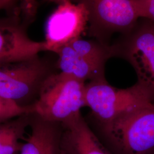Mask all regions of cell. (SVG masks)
I'll return each instance as SVG.
<instances>
[{
  "instance_id": "obj_1",
  "label": "cell",
  "mask_w": 154,
  "mask_h": 154,
  "mask_svg": "<svg viewBox=\"0 0 154 154\" xmlns=\"http://www.w3.org/2000/svg\"><path fill=\"white\" fill-rule=\"evenodd\" d=\"M86 121L112 154H154V102L127 110L109 121Z\"/></svg>"
},
{
  "instance_id": "obj_2",
  "label": "cell",
  "mask_w": 154,
  "mask_h": 154,
  "mask_svg": "<svg viewBox=\"0 0 154 154\" xmlns=\"http://www.w3.org/2000/svg\"><path fill=\"white\" fill-rule=\"evenodd\" d=\"M85 84L62 72L53 74L41 88L33 112L45 120L62 123L75 118L86 106Z\"/></svg>"
},
{
  "instance_id": "obj_3",
  "label": "cell",
  "mask_w": 154,
  "mask_h": 154,
  "mask_svg": "<svg viewBox=\"0 0 154 154\" xmlns=\"http://www.w3.org/2000/svg\"><path fill=\"white\" fill-rule=\"evenodd\" d=\"M56 63L36 55L0 67V95L23 107H32L45 81L55 73Z\"/></svg>"
},
{
  "instance_id": "obj_4",
  "label": "cell",
  "mask_w": 154,
  "mask_h": 154,
  "mask_svg": "<svg viewBox=\"0 0 154 154\" xmlns=\"http://www.w3.org/2000/svg\"><path fill=\"white\" fill-rule=\"evenodd\" d=\"M113 58L128 62L137 76V82L154 101V29L151 22L139 19L128 32L121 34L111 44Z\"/></svg>"
},
{
  "instance_id": "obj_5",
  "label": "cell",
  "mask_w": 154,
  "mask_h": 154,
  "mask_svg": "<svg viewBox=\"0 0 154 154\" xmlns=\"http://www.w3.org/2000/svg\"><path fill=\"white\" fill-rule=\"evenodd\" d=\"M154 102L149 93L138 83L126 88L111 86L106 79L85 84V104L91 111L88 119L109 121L132 108Z\"/></svg>"
},
{
  "instance_id": "obj_6",
  "label": "cell",
  "mask_w": 154,
  "mask_h": 154,
  "mask_svg": "<svg viewBox=\"0 0 154 154\" xmlns=\"http://www.w3.org/2000/svg\"><path fill=\"white\" fill-rule=\"evenodd\" d=\"M86 8L88 13V35L99 42L110 45L115 34L128 32L139 17L131 0H76Z\"/></svg>"
},
{
  "instance_id": "obj_7",
  "label": "cell",
  "mask_w": 154,
  "mask_h": 154,
  "mask_svg": "<svg viewBox=\"0 0 154 154\" xmlns=\"http://www.w3.org/2000/svg\"><path fill=\"white\" fill-rule=\"evenodd\" d=\"M88 22V11L82 3L68 1L59 4L46 23V51L55 53L63 46L81 38Z\"/></svg>"
},
{
  "instance_id": "obj_8",
  "label": "cell",
  "mask_w": 154,
  "mask_h": 154,
  "mask_svg": "<svg viewBox=\"0 0 154 154\" xmlns=\"http://www.w3.org/2000/svg\"><path fill=\"white\" fill-rule=\"evenodd\" d=\"M46 51L45 42L30 38L17 16L0 19V67Z\"/></svg>"
},
{
  "instance_id": "obj_9",
  "label": "cell",
  "mask_w": 154,
  "mask_h": 154,
  "mask_svg": "<svg viewBox=\"0 0 154 154\" xmlns=\"http://www.w3.org/2000/svg\"><path fill=\"white\" fill-rule=\"evenodd\" d=\"M29 116L32 132L22 143L19 154H62V123L45 120L35 112Z\"/></svg>"
},
{
  "instance_id": "obj_10",
  "label": "cell",
  "mask_w": 154,
  "mask_h": 154,
  "mask_svg": "<svg viewBox=\"0 0 154 154\" xmlns=\"http://www.w3.org/2000/svg\"><path fill=\"white\" fill-rule=\"evenodd\" d=\"M62 154H112L88 125L82 114L62 123Z\"/></svg>"
},
{
  "instance_id": "obj_11",
  "label": "cell",
  "mask_w": 154,
  "mask_h": 154,
  "mask_svg": "<svg viewBox=\"0 0 154 154\" xmlns=\"http://www.w3.org/2000/svg\"><path fill=\"white\" fill-rule=\"evenodd\" d=\"M58 58L57 69L86 83L105 79V67L99 66L78 53L69 45L63 46L56 53Z\"/></svg>"
},
{
  "instance_id": "obj_12",
  "label": "cell",
  "mask_w": 154,
  "mask_h": 154,
  "mask_svg": "<svg viewBox=\"0 0 154 154\" xmlns=\"http://www.w3.org/2000/svg\"><path fill=\"white\" fill-rule=\"evenodd\" d=\"M78 53L99 66L105 67L106 62L113 58L111 45L93 39H77L70 44Z\"/></svg>"
},
{
  "instance_id": "obj_13",
  "label": "cell",
  "mask_w": 154,
  "mask_h": 154,
  "mask_svg": "<svg viewBox=\"0 0 154 154\" xmlns=\"http://www.w3.org/2000/svg\"><path fill=\"white\" fill-rule=\"evenodd\" d=\"M29 114H25L0 123V146L20 142L29 126Z\"/></svg>"
},
{
  "instance_id": "obj_14",
  "label": "cell",
  "mask_w": 154,
  "mask_h": 154,
  "mask_svg": "<svg viewBox=\"0 0 154 154\" xmlns=\"http://www.w3.org/2000/svg\"><path fill=\"white\" fill-rule=\"evenodd\" d=\"M33 112L32 107H21L15 102L0 95V123Z\"/></svg>"
},
{
  "instance_id": "obj_15",
  "label": "cell",
  "mask_w": 154,
  "mask_h": 154,
  "mask_svg": "<svg viewBox=\"0 0 154 154\" xmlns=\"http://www.w3.org/2000/svg\"><path fill=\"white\" fill-rule=\"evenodd\" d=\"M139 19H145L154 25V0H131Z\"/></svg>"
},
{
  "instance_id": "obj_16",
  "label": "cell",
  "mask_w": 154,
  "mask_h": 154,
  "mask_svg": "<svg viewBox=\"0 0 154 154\" xmlns=\"http://www.w3.org/2000/svg\"><path fill=\"white\" fill-rule=\"evenodd\" d=\"M21 2L22 11L23 14L27 13L29 16H32L34 13V2L33 0H20Z\"/></svg>"
},
{
  "instance_id": "obj_17",
  "label": "cell",
  "mask_w": 154,
  "mask_h": 154,
  "mask_svg": "<svg viewBox=\"0 0 154 154\" xmlns=\"http://www.w3.org/2000/svg\"><path fill=\"white\" fill-rule=\"evenodd\" d=\"M15 1L16 0H0V11L11 7Z\"/></svg>"
},
{
  "instance_id": "obj_18",
  "label": "cell",
  "mask_w": 154,
  "mask_h": 154,
  "mask_svg": "<svg viewBox=\"0 0 154 154\" xmlns=\"http://www.w3.org/2000/svg\"><path fill=\"white\" fill-rule=\"evenodd\" d=\"M48 1L50 2H54L55 4H61L62 3H63V2H68V1H70V2H74V1H76V0H47Z\"/></svg>"
},
{
  "instance_id": "obj_19",
  "label": "cell",
  "mask_w": 154,
  "mask_h": 154,
  "mask_svg": "<svg viewBox=\"0 0 154 154\" xmlns=\"http://www.w3.org/2000/svg\"><path fill=\"white\" fill-rule=\"evenodd\" d=\"M152 25H153V27H154V24H153V23H152Z\"/></svg>"
}]
</instances>
